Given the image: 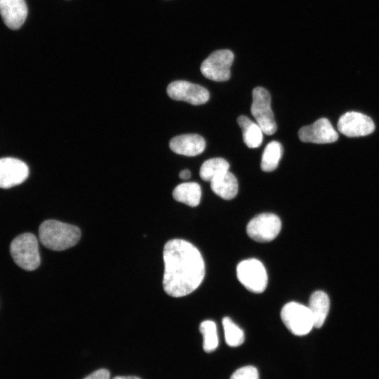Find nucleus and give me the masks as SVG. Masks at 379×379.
I'll return each mask as SVG.
<instances>
[{
    "instance_id": "nucleus-22",
    "label": "nucleus",
    "mask_w": 379,
    "mask_h": 379,
    "mask_svg": "<svg viewBox=\"0 0 379 379\" xmlns=\"http://www.w3.org/2000/svg\"><path fill=\"white\" fill-rule=\"evenodd\" d=\"M225 339L230 347H238L244 341V331L228 317L222 319Z\"/></svg>"
},
{
    "instance_id": "nucleus-3",
    "label": "nucleus",
    "mask_w": 379,
    "mask_h": 379,
    "mask_svg": "<svg viewBox=\"0 0 379 379\" xmlns=\"http://www.w3.org/2000/svg\"><path fill=\"white\" fill-rule=\"evenodd\" d=\"M10 253L16 265L25 270H34L40 265L38 241L32 233L17 236L11 243Z\"/></svg>"
},
{
    "instance_id": "nucleus-15",
    "label": "nucleus",
    "mask_w": 379,
    "mask_h": 379,
    "mask_svg": "<svg viewBox=\"0 0 379 379\" xmlns=\"http://www.w3.org/2000/svg\"><path fill=\"white\" fill-rule=\"evenodd\" d=\"M210 182L212 191L223 199H232L237 194V180L229 171L218 175Z\"/></svg>"
},
{
    "instance_id": "nucleus-1",
    "label": "nucleus",
    "mask_w": 379,
    "mask_h": 379,
    "mask_svg": "<svg viewBox=\"0 0 379 379\" xmlns=\"http://www.w3.org/2000/svg\"><path fill=\"white\" fill-rule=\"evenodd\" d=\"M164 274L163 288L175 298L195 291L205 276V263L199 251L183 239L168 241L163 251Z\"/></svg>"
},
{
    "instance_id": "nucleus-19",
    "label": "nucleus",
    "mask_w": 379,
    "mask_h": 379,
    "mask_svg": "<svg viewBox=\"0 0 379 379\" xmlns=\"http://www.w3.org/2000/svg\"><path fill=\"white\" fill-rule=\"evenodd\" d=\"M283 154L282 145L277 141L269 142L262 153L260 168L263 171L271 172L278 166Z\"/></svg>"
},
{
    "instance_id": "nucleus-23",
    "label": "nucleus",
    "mask_w": 379,
    "mask_h": 379,
    "mask_svg": "<svg viewBox=\"0 0 379 379\" xmlns=\"http://www.w3.org/2000/svg\"><path fill=\"white\" fill-rule=\"evenodd\" d=\"M230 379H259V373L255 367L246 366L236 370Z\"/></svg>"
},
{
    "instance_id": "nucleus-10",
    "label": "nucleus",
    "mask_w": 379,
    "mask_h": 379,
    "mask_svg": "<svg viewBox=\"0 0 379 379\" xmlns=\"http://www.w3.org/2000/svg\"><path fill=\"white\" fill-rule=\"evenodd\" d=\"M338 129L347 137L365 136L374 131L375 124L369 117L362 113L348 112L340 117Z\"/></svg>"
},
{
    "instance_id": "nucleus-21",
    "label": "nucleus",
    "mask_w": 379,
    "mask_h": 379,
    "mask_svg": "<svg viewBox=\"0 0 379 379\" xmlns=\"http://www.w3.org/2000/svg\"><path fill=\"white\" fill-rule=\"evenodd\" d=\"M199 330L203 335L204 350L207 353L215 350L218 346V337L215 323L211 320L204 321L200 324Z\"/></svg>"
},
{
    "instance_id": "nucleus-6",
    "label": "nucleus",
    "mask_w": 379,
    "mask_h": 379,
    "mask_svg": "<svg viewBox=\"0 0 379 379\" xmlns=\"http://www.w3.org/2000/svg\"><path fill=\"white\" fill-rule=\"evenodd\" d=\"M237 276L240 283L249 291L262 293L267 285V274L263 264L255 258L240 262L237 267Z\"/></svg>"
},
{
    "instance_id": "nucleus-18",
    "label": "nucleus",
    "mask_w": 379,
    "mask_h": 379,
    "mask_svg": "<svg viewBox=\"0 0 379 379\" xmlns=\"http://www.w3.org/2000/svg\"><path fill=\"white\" fill-rule=\"evenodd\" d=\"M201 196L200 185L197 182H184L177 185L173 191V198L191 207L199 205Z\"/></svg>"
},
{
    "instance_id": "nucleus-24",
    "label": "nucleus",
    "mask_w": 379,
    "mask_h": 379,
    "mask_svg": "<svg viewBox=\"0 0 379 379\" xmlns=\"http://www.w3.org/2000/svg\"><path fill=\"white\" fill-rule=\"evenodd\" d=\"M109 375L108 370L101 368L93 372L84 379H109Z\"/></svg>"
},
{
    "instance_id": "nucleus-20",
    "label": "nucleus",
    "mask_w": 379,
    "mask_h": 379,
    "mask_svg": "<svg viewBox=\"0 0 379 379\" xmlns=\"http://www.w3.org/2000/svg\"><path fill=\"white\" fill-rule=\"evenodd\" d=\"M229 163L222 158H213L205 161L201 166L199 175L205 181H211L218 175L227 171Z\"/></svg>"
},
{
    "instance_id": "nucleus-26",
    "label": "nucleus",
    "mask_w": 379,
    "mask_h": 379,
    "mask_svg": "<svg viewBox=\"0 0 379 379\" xmlns=\"http://www.w3.org/2000/svg\"><path fill=\"white\" fill-rule=\"evenodd\" d=\"M112 379H141L136 376H116Z\"/></svg>"
},
{
    "instance_id": "nucleus-25",
    "label": "nucleus",
    "mask_w": 379,
    "mask_h": 379,
    "mask_svg": "<svg viewBox=\"0 0 379 379\" xmlns=\"http://www.w3.org/2000/svg\"><path fill=\"white\" fill-rule=\"evenodd\" d=\"M191 176V173L189 170L185 169L180 171L179 174L180 178L182 180H187L189 179Z\"/></svg>"
},
{
    "instance_id": "nucleus-4",
    "label": "nucleus",
    "mask_w": 379,
    "mask_h": 379,
    "mask_svg": "<svg viewBox=\"0 0 379 379\" xmlns=\"http://www.w3.org/2000/svg\"><path fill=\"white\" fill-rule=\"evenodd\" d=\"M281 318L286 328L295 335H305L314 327L309 307L296 302H288L282 307Z\"/></svg>"
},
{
    "instance_id": "nucleus-2",
    "label": "nucleus",
    "mask_w": 379,
    "mask_h": 379,
    "mask_svg": "<svg viewBox=\"0 0 379 379\" xmlns=\"http://www.w3.org/2000/svg\"><path fill=\"white\" fill-rule=\"evenodd\" d=\"M41 243L53 251H63L79 241L81 231L77 226L55 220L43 222L39 228Z\"/></svg>"
},
{
    "instance_id": "nucleus-17",
    "label": "nucleus",
    "mask_w": 379,
    "mask_h": 379,
    "mask_svg": "<svg viewBox=\"0 0 379 379\" xmlns=\"http://www.w3.org/2000/svg\"><path fill=\"white\" fill-rule=\"evenodd\" d=\"M237 123L242 131L243 140L249 148H256L262 142L263 131L260 126L244 115L237 118Z\"/></svg>"
},
{
    "instance_id": "nucleus-8",
    "label": "nucleus",
    "mask_w": 379,
    "mask_h": 379,
    "mask_svg": "<svg viewBox=\"0 0 379 379\" xmlns=\"http://www.w3.org/2000/svg\"><path fill=\"white\" fill-rule=\"evenodd\" d=\"M281 228L279 218L271 213H263L250 220L246 232L250 238L258 242H268L275 239Z\"/></svg>"
},
{
    "instance_id": "nucleus-14",
    "label": "nucleus",
    "mask_w": 379,
    "mask_h": 379,
    "mask_svg": "<svg viewBox=\"0 0 379 379\" xmlns=\"http://www.w3.org/2000/svg\"><path fill=\"white\" fill-rule=\"evenodd\" d=\"M169 147L176 154L194 157L204 152L206 142L198 134H184L173 138L170 140Z\"/></svg>"
},
{
    "instance_id": "nucleus-5",
    "label": "nucleus",
    "mask_w": 379,
    "mask_h": 379,
    "mask_svg": "<svg viewBox=\"0 0 379 379\" xmlns=\"http://www.w3.org/2000/svg\"><path fill=\"white\" fill-rule=\"evenodd\" d=\"M253 102L251 112L263 133L270 135L277 129V124L271 109V96L267 90L256 87L252 92Z\"/></svg>"
},
{
    "instance_id": "nucleus-16",
    "label": "nucleus",
    "mask_w": 379,
    "mask_h": 379,
    "mask_svg": "<svg viewBox=\"0 0 379 379\" xmlns=\"http://www.w3.org/2000/svg\"><path fill=\"white\" fill-rule=\"evenodd\" d=\"M329 306V298L325 292L317 291L310 295L308 307L313 317L314 327L320 328L324 324Z\"/></svg>"
},
{
    "instance_id": "nucleus-12",
    "label": "nucleus",
    "mask_w": 379,
    "mask_h": 379,
    "mask_svg": "<svg viewBox=\"0 0 379 379\" xmlns=\"http://www.w3.org/2000/svg\"><path fill=\"white\" fill-rule=\"evenodd\" d=\"M29 168L22 161L6 157L0 159V187L8 189L22 183L28 177Z\"/></svg>"
},
{
    "instance_id": "nucleus-7",
    "label": "nucleus",
    "mask_w": 379,
    "mask_h": 379,
    "mask_svg": "<svg viewBox=\"0 0 379 379\" xmlns=\"http://www.w3.org/2000/svg\"><path fill=\"white\" fill-rule=\"evenodd\" d=\"M234 60L233 53L227 49L218 50L211 53L201 65L200 70L207 79L215 81H225L230 78V67Z\"/></svg>"
},
{
    "instance_id": "nucleus-11",
    "label": "nucleus",
    "mask_w": 379,
    "mask_h": 379,
    "mask_svg": "<svg viewBox=\"0 0 379 379\" xmlns=\"http://www.w3.org/2000/svg\"><path fill=\"white\" fill-rule=\"evenodd\" d=\"M298 137L304 142L325 144L335 142L338 134L328 119L321 118L311 125L302 127Z\"/></svg>"
},
{
    "instance_id": "nucleus-13",
    "label": "nucleus",
    "mask_w": 379,
    "mask_h": 379,
    "mask_svg": "<svg viewBox=\"0 0 379 379\" xmlns=\"http://www.w3.org/2000/svg\"><path fill=\"white\" fill-rule=\"evenodd\" d=\"M0 15L5 25L18 29L25 22L27 7L25 0H0Z\"/></svg>"
},
{
    "instance_id": "nucleus-9",
    "label": "nucleus",
    "mask_w": 379,
    "mask_h": 379,
    "mask_svg": "<svg viewBox=\"0 0 379 379\" xmlns=\"http://www.w3.org/2000/svg\"><path fill=\"white\" fill-rule=\"evenodd\" d=\"M166 91L171 98L185 101L194 105L206 103L210 97L209 92L204 87L182 80L170 83Z\"/></svg>"
}]
</instances>
